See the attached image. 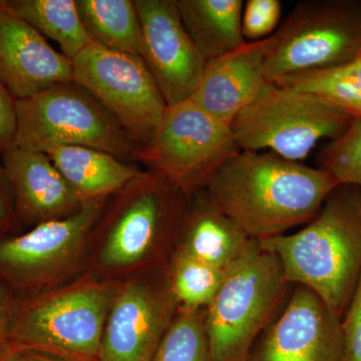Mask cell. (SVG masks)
Returning <instances> with one entry per match:
<instances>
[{
	"instance_id": "22",
	"label": "cell",
	"mask_w": 361,
	"mask_h": 361,
	"mask_svg": "<svg viewBox=\"0 0 361 361\" xmlns=\"http://www.w3.org/2000/svg\"><path fill=\"white\" fill-rule=\"evenodd\" d=\"M11 11L73 59L90 44L75 0H6Z\"/></svg>"
},
{
	"instance_id": "16",
	"label": "cell",
	"mask_w": 361,
	"mask_h": 361,
	"mask_svg": "<svg viewBox=\"0 0 361 361\" xmlns=\"http://www.w3.org/2000/svg\"><path fill=\"white\" fill-rule=\"evenodd\" d=\"M0 159L20 224L35 226L61 219L85 205L47 154L14 146Z\"/></svg>"
},
{
	"instance_id": "24",
	"label": "cell",
	"mask_w": 361,
	"mask_h": 361,
	"mask_svg": "<svg viewBox=\"0 0 361 361\" xmlns=\"http://www.w3.org/2000/svg\"><path fill=\"white\" fill-rule=\"evenodd\" d=\"M224 274L225 269L177 251L168 284L182 310H205L217 293Z\"/></svg>"
},
{
	"instance_id": "28",
	"label": "cell",
	"mask_w": 361,
	"mask_h": 361,
	"mask_svg": "<svg viewBox=\"0 0 361 361\" xmlns=\"http://www.w3.org/2000/svg\"><path fill=\"white\" fill-rule=\"evenodd\" d=\"M341 361H361V275L341 318Z\"/></svg>"
},
{
	"instance_id": "31",
	"label": "cell",
	"mask_w": 361,
	"mask_h": 361,
	"mask_svg": "<svg viewBox=\"0 0 361 361\" xmlns=\"http://www.w3.org/2000/svg\"><path fill=\"white\" fill-rule=\"evenodd\" d=\"M26 361H96L97 358L78 357L61 355V353H49V351L23 350Z\"/></svg>"
},
{
	"instance_id": "3",
	"label": "cell",
	"mask_w": 361,
	"mask_h": 361,
	"mask_svg": "<svg viewBox=\"0 0 361 361\" xmlns=\"http://www.w3.org/2000/svg\"><path fill=\"white\" fill-rule=\"evenodd\" d=\"M290 288L277 256L252 240L243 255L226 268L224 279L206 307L211 361H247L254 341Z\"/></svg>"
},
{
	"instance_id": "34",
	"label": "cell",
	"mask_w": 361,
	"mask_h": 361,
	"mask_svg": "<svg viewBox=\"0 0 361 361\" xmlns=\"http://www.w3.org/2000/svg\"><path fill=\"white\" fill-rule=\"evenodd\" d=\"M358 61H360L361 63V56H360V58H358Z\"/></svg>"
},
{
	"instance_id": "6",
	"label": "cell",
	"mask_w": 361,
	"mask_h": 361,
	"mask_svg": "<svg viewBox=\"0 0 361 361\" xmlns=\"http://www.w3.org/2000/svg\"><path fill=\"white\" fill-rule=\"evenodd\" d=\"M270 39L269 82L355 61L361 56V1L299 2Z\"/></svg>"
},
{
	"instance_id": "7",
	"label": "cell",
	"mask_w": 361,
	"mask_h": 361,
	"mask_svg": "<svg viewBox=\"0 0 361 361\" xmlns=\"http://www.w3.org/2000/svg\"><path fill=\"white\" fill-rule=\"evenodd\" d=\"M239 151L230 125L189 99L168 106L137 161L189 197Z\"/></svg>"
},
{
	"instance_id": "14",
	"label": "cell",
	"mask_w": 361,
	"mask_h": 361,
	"mask_svg": "<svg viewBox=\"0 0 361 361\" xmlns=\"http://www.w3.org/2000/svg\"><path fill=\"white\" fill-rule=\"evenodd\" d=\"M71 82V59L0 0V84L14 101Z\"/></svg>"
},
{
	"instance_id": "4",
	"label": "cell",
	"mask_w": 361,
	"mask_h": 361,
	"mask_svg": "<svg viewBox=\"0 0 361 361\" xmlns=\"http://www.w3.org/2000/svg\"><path fill=\"white\" fill-rule=\"evenodd\" d=\"M353 121L310 92L267 82L230 128L240 151L271 152L302 163L318 142L336 139Z\"/></svg>"
},
{
	"instance_id": "2",
	"label": "cell",
	"mask_w": 361,
	"mask_h": 361,
	"mask_svg": "<svg viewBox=\"0 0 361 361\" xmlns=\"http://www.w3.org/2000/svg\"><path fill=\"white\" fill-rule=\"evenodd\" d=\"M259 243L289 283L310 288L341 319L361 275V188L338 185L302 229Z\"/></svg>"
},
{
	"instance_id": "21",
	"label": "cell",
	"mask_w": 361,
	"mask_h": 361,
	"mask_svg": "<svg viewBox=\"0 0 361 361\" xmlns=\"http://www.w3.org/2000/svg\"><path fill=\"white\" fill-rule=\"evenodd\" d=\"M90 42L110 51L141 56V25L132 0H75Z\"/></svg>"
},
{
	"instance_id": "32",
	"label": "cell",
	"mask_w": 361,
	"mask_h": 361,
	"mask_svg": "<svg viewBox=\"0 0 361 361\" xmlns=\"http://www.w3.org/2000/svg\"><path fill=\"white\" fill-rule=\"evenodd\" d=\"M0 361H26L21 349L8 339L0 342Z\"/></svg>"
},
{
	"instance_id": "15",
	"label": "cell",
	"mask_w": 361,
	"mask_h": 361,
	"mask_svg": "<svg viewBox=\"0 0 361 361\" xmlns=\"http://www.w3.org/2000/svg\"><path fill=\"white\" fill-rule=\"evenodd\" d=\"M104 200L90 202L61 219L33 226L0 238V278L14 287H30L45 269L80 245L103 212Z\"/></svg>"
},
{
	"instance_id": "30",
	"label": "cell",
	"mask_w": 361,
	"mask_h": 361,
	"mask_svg": "<svg viewBox=\"0 0 361 361\" xmlns=\"http://www.w3.org/2000/svg\"><path fill=\"white\" fill-rule=\"evenodd\" d=\"M16 133V101L0 84V157L14 147Z\"/></svg>"
},
{
	"instance_id": "8",
	"label": "cell",
	"mask_w": 361,
	"mask_h": 361,
	"mask_svg": "<svg viewBox=\"0 0 361 361\" xmlns=\"http://www.w3.org/2000/svg\"><path fill=\"white\" fill-rule=\"evenodd\" d=\"M111 301L103 286L26 301L13 311L7 339L23 350L97 360Z\"/></svg>"
},
{
	"instance_id": "26",
	"label": "cell",
	"mask_w": 361,
	"mask_h": 361,
	"mask_svg": "<svg viewBox=\"0 0 361 361\" xmlns=\"http://www.w3.org/2000/svg\"><path fill=\"white\" fill-rule=\"evenodd\" d=\"M318 164L339 185L361 188V118H353L348 129L322 149Z\"/></svg>"
},
{
	"instance_id": "18",
	"label": "cell",
	"mask_w": 361,
	"mask_h": 361,
	"mask_svg": "<svg viewBox=\"0 0 361 361\" xmlns=\"http://www.w3.org/2000/svg\"><path fill=\"white\" fill-rule=\"evenodd\" d=\"M179 235L178 251L221 269L241 257L253 240L210 200L203 189L188 197Z\"/></svg>"
},
{
	"instance_id": "19",
	"label": "cell",
	"mask_w": 361,
	"mask_h": 361,
	"mask_svg": "<svg viewBox=\"0 0 361 361\" xmlns=\"http://www.w3.org/2000/svg\"><path fill=\"white\" fill-rule=\"evenodd\" d=\"M44 154L85 204L118 193L142 172L134 164L87 147H54Z\"/></svg>"
},
{
	"instance_id": "20",
	"label": "cell",
	"mask_w": 361,
	"mask_h": 361,
	"mask_svg": "<svg viewBox=\"0 0 361 361\" xmlns=\"http://www.w3.org/2000/svg\"><path fill=\"white\" fill-rule=\"evenodd\" d=\"M188 35L207 61L246 44L242 0H176Z\"/></svg>"
},
{
	"instance_id": "27",
	"label": "cell",
	"mask_w": 361,
	"mask_h": 361,
	"mask_svg": "<svg viewBox=\"0 0 361 361\" xmlns=\"http://www.w3.org/2000/svg\"><path fill=\"white\" fill-rule=\"evenodd\" d=\"M281 11L279 0H248L242 14V30L245 39L259 42L270 37L279 23Z\"/></svg>"
},
{
	"instance_id": "1",
	"label": "cell",
	"mask_w": 361,
	"mask_h": 361,
	"mask_svg": "<svg viewBox=\"0 0 361 361\" xmlns=\"http://www.w3.org/2000/svg\"><path fill=\"white\" fill-rule=\"evenodd\" d=\"M338 185L322 169L271 152L239 151L203 190L249 238L262 241L307 224Z\"/></svg>"
},
{
	"instance_id": "11",
	"label": "cell",
	"mask_w": 361,
	"mask_h": 361,
	"mask_svg": "<svg viewBox=\"0 0 361 361\" xmlns=\"http://www.w3.org/2000/svg\"><path fill=\"white\" fill-rule=\"evenodd\" d=\"M292 286L247 361H341V318L307 287Z\"/></svg>"
},
{
	"instance_id": "23",
	"label": "cell",
	"mask_w": 361,
	"mask_h": 361,
	"mask_svg": "<svg viewBox=\"0 0 361 361\" xmlns=\"http://www.w3.org/2000/svg\"><path fill=\"white\" fill-rule=\"evenodd\" d=\"M275 84L306 90L351 118H361V63H351L285 78Z\"/></svg>"
},
{
	"instance_id": "17",
	"label": "cell",
	"mask_w": 361,
	"mask_h": 361,
	"mask_svg": "<svg viewBox=\"0 0 361 361\" xmlns=\"http://www.w3.org/2000/svg\"><path fill=\"white\" fill-rule=\"evenodd\" d=\"M270 37L246 42L225 56L207 61L191 101L221 122L231 123L264 87Z\"/></svg>"
},
{
	"instance_id": "33",
	"label": "cell",
	"mask_w": 361,
	"mask_h": 361,
	"mask_svg": "<svg viewBox=\"0 0 361 361\" xmlns=\"http://www.w3.org/2000/svg\"><path fill=\"white\" fill-rule=\"evenodd\" d=\"M7 310H8V306L6 305L4 293L0 289V342L7 339L9 326H11V317H8Z\"/></svg>"
},
{
	"instance_id": "10",
	"label": "cell",
	"mask_w": 361,
	"mask_h": 361,
	"mask_svg": "<svg viewBox=\"0 0 361 361\" xmlns=\"http://www.w3.org/2000/svg\"><path fill=\"white\" fill-rule=\"evenodd\" d=\"M109 218L103 262L120 267L140 261L179 233L188 197L152 171H142L118 193Z\"/></svg>"
},
{
	"instance_id": "13",
	"label": "cell",
	"mask_w": 361,
	"mask_h": 361,
	"mask_svg": "<svg viewBox=\"0 0 361 361\" xmlns=\"http://www.w3.org/2000/svg\"><path fill=\"white\" fill-rule=\"evenodd\" d=\"M177 307L169 284L127 287L111 308L97 360L151 361Z\"/></svg>"
},
{
	"instance_id": "25",
	"label": "cell",
	"mask_w": 361,
	"mask_h": 361,
	"mask_svg": "<svg viewBox=\"0 0 361 361\" xmlns=\"http://www.w3.org/2000/svg\"><path fill=\"white\" fill-rule=\"evenodd\" d=\"M151 361H211L205 310H182L169 325Z\"/></svg>"
},
{
	"instance_id": "5",
	"label": "cell",
	"mask_w": 361,
	"mask_h": 361,
	"mask_svg": "<svg viewBox=\"0 0 361 361\" xmlns=\"http://www.w3.org/2000/svg\"><path fill=\"white\" fill-rule=\"evenodd\" d=\"M16 111L18 148L45 153L54 147H87L127 163L137 161V145L103 104L75 82L16 101Z\"/></svg>"
},
{
	"instance_id": "29",
	"label": "cell",
	"mask_w": 361,
	"mask_h": 361,
	"mask_svg": "<svg viewBox=\"0 0 361 361\" xmlns=\"http://www.w3.org/2000/svg\"><path fill=\"white\" fill-rule=\"evenodd\" d=\"M20 226L13 189L0 159V238L18 234Z\"/></svg>"
},
{
	"instance_id": "9",
	"label": "cell",
	"mask_w": 361,
	"mask_h": 361,
	"mask_svg": "<svg viewBox=\"0 0 361 361\" xmlns=\"http://www.w3.org/2000/svg\"><path fill=\"white\" fill-rule=\"evenodd\" d=\"M71 61L73 82L103 104L137 149L144 146L168 106L141 56L90 42Z\"/></svg>"
},
{
	"instance_id": "12",
	"label": "cell",
	"mask_w": 361,
	"mask_h": 361,
	"mask_svg": "<svg viewBox=\"0 0 361 361\" xmlns=\"http://www.w3.org/2000/svg\"><path fill=\"white\" fill-rule=\"evenodd\" d=\"M141 25V59L167 106L189 101L207 61L185 30L176 0H135Z\"/></svg>"
}]
</instances>
